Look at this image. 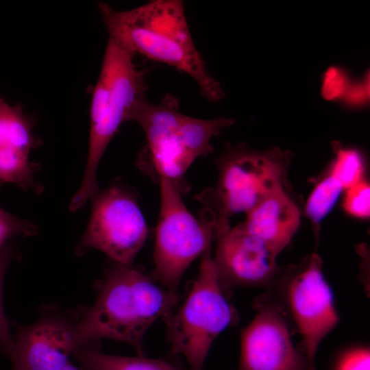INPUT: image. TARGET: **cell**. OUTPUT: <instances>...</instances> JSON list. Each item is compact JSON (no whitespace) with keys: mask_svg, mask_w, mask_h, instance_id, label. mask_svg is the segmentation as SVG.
<instances>
[{"mask_svg":"<svg viewBox=\"0 0 370 370\" xmlns=\"http://www.w3.org/2000/svg\"><path fill=\"white\" fill-rule=\"evenodd\" d=\"M291 153L279 148L256 152L230 149L219 161L215 186L196 195L203 208L200 219L211 223L216 239L227 231L232 217L248 213L276 189L282 187Z\"/></svg>","mask_w":370,"mask_h":370,"instance_id":"5b68a950","label":"cell"},{"mask_svg":"<svg viewBox=\"0 0 370 370\" xmlns=\"http://www.w3.org/2000/svg\"><path fill=\"white\" fill-rule=\"evenodd\" d=\"M370 354L367 348H355L340 358L336 370H369Z\"/></svg>","mask_w":370,"mask_h":370,"instance_id":"603a6c76","label":"cell"},{"mask_svg":"<svg viewBox=\"0 0 370 370\" xmlns=\"http://www.w3.org/2000/svg\"><path fill=\"white\" fill-rule=\"evenodd\" d=\"M35 227L29 221L16 217L0 208V248L6 241L16 236L29 235Z\"/></svg>","mask_w":370,"mask_h":370,"instance_id":"44dd1931","label":"cell"},{"mask_svg":"<svg viewBox=\"0 0 370 370\" xmlns=\"http://www.w3.org/2000/svg\"><path fill=\"white\" fill-rule=\"evenodd\" d=\"M16 256L13 245L5 244L0 248V348L10 358L12 354L14 338L10 331V323L3 307L2 289L6 271Z\"/></svg>","mask_w":370,"mask_h":370,"instance_id":"ac0fdd59","label":"cell"},{"mask_svg":"<svg viewBox=\"0 0 370 370\" xmlns=\"http://www.w3.org/2000/svg\"><path fill=\"white\" fill-rule=\"evenodd\" d=\"M210 247L202 254L198 275L185 301L177 312L164 317L171 356H184L190 370H203L214 339L238 319L220 284Z\"/></svg>","mask_w":370,"mask_h":370,"instance_id":"8992f818","label":"cell"},{"mask_svg":"<svg viewBox=\"0 0 370 370\" xmlns=\"http://www.w3.org/2000/svg\"><path fill=\"white\" fill-rule=\"evenodd\" d=\"M277 255L241 223L217 238L213 262L220 284L229 296L238 286L271 288L276 277Z\"/></svg>","mask_w":370,"mask_h":370,"instance_id":"8fae6325","label":"cell"},{"mask_svg":"<svg viewBox=\"0 0 370 370\" xmlns=\"http://www.w3.org/2000/svg\"><path fill=\"white\" fill-rule=\"evenodd\" d=\"M32 127L19 105L10 106L0 96V184L41 189L34 181L36 165L29 160L35 145Z\"/></svg>","mask_w":370,"mask_h":370,"instance_id":"4fadbf2b","label":"cell"},{"mask_svg":"<svg viewBox=\"0 0 370 370\" xmlns=\"http://www.w3.org/2000/svg\"><path fill=\"white\" fill-rule=\"evenodd\" d=\"M343 208L349 214L358 218H368L370 215V186L362 180L347 189Z\"/></svg>","mask_w":370,"mask_h":370,"instance_id":"d6986e66","label":"cell"},{"mask_svg":"<svg viewBox=\"0 0 370 370\" xmlns=\"http://www.w3.org/2000/svg\"><path fill=\"white\" fill-rule=\"evenodd\" d=\"M351 83L352 81L345 69L338 66L329 68L323 77L321 88L323 97L330 101L341 99Z\"/></svg>","mask_w":370,"mask_h":370,"instance_id":"ffe728a7","label":"cell"},{"mask_svg":"<svg viewBox=\"0 0 370 370\" xmlns=\"http://www.w3.org/2000/svg\"><path fill=\"white\" fill-rule=\"evenodd\" d=\"M99 10L109 37L132 53L188 75L210 101L223 97V88L207 71L194 44L182 1L152 0L125 11L101 2Z\"/></svg>","mask_w":370,"mask_h":370,"instance_id":"6da1fadb","label":"cell"},{"mask_svg":"<svg viewBox=\"0 0 370 370\" xmlns=\"http://www.w3.org/2000/svg\"><path fill=\"white\" fill-rule=\"evenodd\" d=\"M299 223L298 207L280 187L247 213L241 225L278 256L290 243Z\"/></svg>","mask_w":370,"mask_h":370,"instance_id":"5bb4252c","label":"cell"},{"mask_svg":"<svg viewBox=\"0 0 370 370\" xmlns=\"http://www.w3.org/2000/svg\"><path fill=\"white\" fill-rule=\"evenodd\" d=\"M84 345L76 322L46 313L35 323L18 328L10 359L18 370H60Z\"/></svg>","mask_w":370,"mask_h":370,"instance_id":"7c38bea8","label":"cell"},{"mask_svg":"<svg viewBox=\"0 0 370 370\" xmlns=\"http://www.w3.org/2000/svg\"><path fill=\"white\" fill-rule=\"evenodd\" d=\"M158 184L161 201L150 275L165 288L177 292L186 269L216 238L212 225L191 214L183 195L169 181L162 178Z\"/></svg>","mask_w":370,"mask_h":370,"instance_id":"52a82bcc","label":"cell"},{"mask_svg":"<svg viewBox=\"0 0 370 370\" xmlns=\"http://www.w3.org/2000/svg\"><path fill=\"white\" fill-rule=\"evenodd\" d=\"M60 370H86V369L84 368H82V369L77 368L75 366L73 365L71 362H69Z\"/></svg>","mask_w":370,"mask_h":370,"instance_id":"cb8c5ba5","label":"cell"},{"mask_svg":"<svg viewBox=\"0 0 370 370\" xmlns=\"http://www.w3.org/2000/svg\"><path fill=\"white\" fill-rule=\"evenodd\" d=\"M134 54L109 37L100 75L90 105L89 149L84 175L70 209L81 208L98 192L96 174L99 161L120 125L132 121L145 102L143 72L134 62Z\"/></svg>","mask_w":370,"mask_h":370,"instance_id":"277c9868","label":"cell"},{"mask_svg":"<svg viewBox=\"0 0 370 370\" xmlns=\"http://www.w3.org/2000/svg\"><path fill=\"white\" fill-rule=\"evenodd\" d=\"M73 355L86 370H190L175 359H150L144 356L127 357L103 354L99 343H88Z\"/></svg>","mask_w":370,"mask_h":370,"instance_id":"9a60e30c","label":"cell"},{"mask_svg":"<svg viewBox=\"0 0 370 370\" xmlns=\"http://www.w3.org/2000/svg\"><path fill=\"white\" fill-rule=\"evenodd\" d=\"M369 99V74L360 80L352 82L341 99L345 106L351 108H360L367 105Z\"/></svg>","mask_w":370,"mask_h":370,"instance_id":"7402d4cb","label":"cell"},{"mask_svg":"<svg viewBox=\"0 0 370 370\" xmlns=\"http://www.w3.org/2000/svg\"><path fill=\"white\" fill-rule=\"evenodd\" d=\"M12 370H18V369L12 368Z\"/></svg>","mask_w":370,"mask_h":370,"instance_id":"d4e9b609","label":"cell"},{"mask_svg":"<svg viewBox=\"0 0 370 370\" xmlns=\"http://www.w3.org/2000/svg\"><path fill=\"white\" fill-rule=\"evenodd\" d=\"M180 296L140 269L113 261L108 265L94 303L76 322L82 341L109 338L132 345L144 356L143 338L151 325L178 304Z\"/></svg>","mask_w":370,"mask_h":370,"instance_id":"7a4b0ae2","label":"cell"},{"mask_svg":"<svg viewBox=\"0 0 370 370\" xmlns=\"http://www.w3.org/2000/svg\"><path fill=\"white\" fill-rule=\"evenodd\" d=\"M92 199L91 217L79 251L95 248L111 261L132 265L148 234L135 191L116 183L98 191Z\"/></svg>","mask_w":370,"mask_h":370,"instance_id":"ba28073f","label":"cell"},{"mask_svg":"<svg viewBox=\"0 0 370 370\" xmlns=\"http://www.w3.org/2000/svg\"><path fill=\"white\" fill-rule=\"evenodd\" d=\"M145 134V145L139 153V168L158 183L169 181L182 195L190 190L184 174L199 157L212 151V138L235 123L234 119H197L179 110V102L171 95L158 104L144 102L134 114Z\"/></svg>","mask_w":370,"mask_h":370,"instance_id":"3957f363","label":"cell"},{"mask_svg":"<svg viewBox=\"0 0 370 370\" xmlns=\"http://www.w3.org/2000/svg\"><path fill=\"white\" fill-rule=\"evenodd\" d=\"M343 189L339 182L331 174L314 187L305 208L306 215L313 223H319L331 211Z\"/></svg>","mask_w":370,"mask_h":370,"instance_id":"e0dca14e","label":"cell"},{"mask_svg":"<svg viewBox=\"0 0 370 370\" xmlns=\"http://www.w3.org/2000/svg\"><path fill=\"white\" fill-rule=\"evenodd\" d=\"M322 265L319 255L312 254L281 282L285 305L303 338L308 370H315L318 346L339 320Z\"/></svg>","mask_w":370,"mask_h":370,"instance_id":"9c48e42d","label":"cell"},{"mask_svg":"<svg viewBox=\"0 0 370 370\" xmlns=\"http://www.w3.org/2000/svg\"><path fill=\"white\" fill-rule=\"evenodd\" d=\"M332 147L335 153L330 173L341 184L348 189L362 180L365 162L362 153L356 149L345 147L334 141Z\"/></svg>","mask_w":370,"mask_h":370,"instance_id":"2e32d148","label":"cell"},{"mask_svg":"<svg viewBox=\"0 0 370 370\" xmlns=\"http://www.w3.org/2000/svg\"><path fill=\"white\" fill-rule=\"evenodd\" d=\"M257 314L241 334V351L236 370H308L294 347L282 308L259 300Z\"/></svg>","mask_w":370,"mask_h":370,"instance_id":"30bf717a","label":"cell"}]
</instances>
